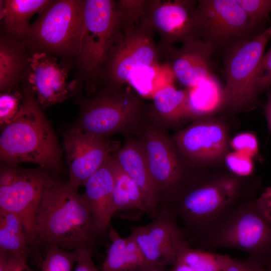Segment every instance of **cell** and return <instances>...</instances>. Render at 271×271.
I'll return each mask as SVG.
<instances>
[{"mask_svg": "<svg viewBox=\"0 0 271 271\" xmlns=\"http://www.w3.org/2000/svg\"><path fill=\"white\" fill-rule=\"evenodd\" d=\"M97 231L84 195L68 182L51 180L46 187L34 218L35 240L63 249L91 248Z\"/></svg>", "mask_w": 271, "mask_h": 271, "instance_id": "6da1fadb", "label": "cell"}, {"mask_svg": "<svg viewBox=\"0 0 271 271\" xmlns=\"http://www.w3.org/2000/svg\"><path fill=\"white\" fill-rule=\"evenodd\" d=\"M242 181L234 176L196 182L187 175L165 208L181 221L192 246L203 233L248 201L242 198Z\"/></svg>", "mask_w": 271, "mask_h": 271, "instance_id": "7a4b0ae2", "label": "cell"}, {"mask_svg": "<svg viewBox=\"0 0 271 271\" xmlns=\"http://www.w3.org/2000/svg\"><path fill=\"white\" fill-rule=\"evenodd\" d=\"M0 157L11 166L28 162L46 170L60 167V152L56 137L31 94L26 95L16 115L2 131Z\"/></svg>", "mask_w": 271, "mask_h": 271, "instance_id": "3957f363", "label": "cell"}, {"mask_svg": "<svg viewBox=\"0 0 271 271\" xmlns=\"http://www.w3.org/2000/svg\"><path fill=\"white\" fill-rule=\"evenodd\" d=\"M192 247L237 249L266 263L271 261V225L253 199L239 205L205 231Z\"/></svg>", "mask_w": 271, "mask_h": 271, "instance_id": "277c9868", "label": "cell"}, {"mask_svg": "<svg viewBox=\"0 0 271 271\" xmlns=\"http://www.w3.org/2000/svg\"><path fill=\"white\" fill-rule=\"evenodd\" d=\"M147 108L138 95L124 86L111 87L87 104L78 128L104 138L113 133L140 132L146 124Z\"/></svg>", "mask_w": 271, "mask_h": 271, "instance_id": "5b68a950", "label": "cell"}, {"mask_svg": "<svg viewBox=\"0 0 271 271\" xmlns=\"http://www.w3.org/2000/svg\"><path fill=\"white\" fill-rule=\"evenodd\" d=\"M126 30L117 2L84 1L78 54L87 72L95 74L105 65L113 47Z\"/></svg>", "mask_w": 271, "mask_h": 271, "instance_id": "8992f818", "label": "cell"}, {"mask_svg": "<svg viewBox=\"0 0 271 271\" xmlns=\"http://www.w3.org/2000/svg\"><path fill=\"white\" fill-rule=\"evenodd\" d=\"M237 0H200L194 16L195 36L214 51L226 50L260 33Z\"/></svg>", "mask_w": 271, "mask_h": 271, "instance_id": "52a82bcc", "label": "cell"}, {"mask_svg": "<svg viewBox=\"0 0 271 271\" xmlns=\"http://www.w3.org/2000/svg\"><path fill=\"white\" fill-rule=\"evenodd\" d=\"M84 1L51 2L30 25L26 37L42 48L78 54L83 24Z\"/></svg>", "mask_w": 271, "mask_h": 271, "instance_id": "ba28073f", "label": "cell"}, {"mask_svg": "<svg viewBox=\"0 0 271 271\" xmlns=\"http://www.w3.org/2000/svg\"><path fill=\"white\" fill-rule=\"evenodd\" d=\"M270 38L271 25L253 38L226 50L224 104L235 110H241L254 101L256 96L254 88L255 74Z\"/></svg>", "mask_w": 271, "mask_h": 271, "instance_id": "9c48e42d", "label": "cell"}, {"mask_svg": "<svg viewBox=\"0 0 271 271\" xmlns=\"http://www.w3.org/2000/svg\"><path fill=\"white\" fill-rule=\"evenodd\" d=\"M51 180L42 171L8 165L1 167L0 209L13 212L20 218L29 244L35 240V214Z\"/></svg>", "mask_w": 271, "mask_h": 271, "instance_id": "30bf717a", "label": "cell"}, {"mask_svg": "<svg viewBox=\"0 0 271 271\" xmlns=\"http://www.w3.org/2000/svg\"><path fill=\"white\" fill-rule=\"evenodd\" d=\"M140 135L139 140L162 210L176 194L187 174L181 164L173 142L162 130L147 123Z\"/></svg>", "mask_w": 271, "mask_h": 271, "instance_id": "8fae6325", "label": "cell"}, {"mask_svg": "<svg viewBox=\"0 0 271 271\" xmlns=\"http://www.w3.org/2000/svg\"><path fill=\"white\" fill-rule=\"evenodd\" d=\"M162 56L153 32L139 22L129 28L119 38L105 64L111 87H123L138 71L159 64Z\"/></svg>", "mask_w": 271, "mask_h": 271, "instance_id": "7c38bea8", "label": "cell"}, {"mask_svg": "<svg viewBox=\"0 0 271 271\" xmlns=\"http://www.w3.org/2000/svg\"><path fill=\"white\" fill-rule=\"evenodd\" d=\"M129 235L147 261L156 269L173 265L182 249L188 245L182 227L167 208L145 225L129 227Z\"/></svg>", "mask_w": 271, "mask_h": 271, "instance_id": "4fadbf2b", "label": "cell"}, {"mask_svg": "<svg viewBox=\"0 0 271 271\" xmlns=\"http://www.w3.org/2000/svg\"><path fill=\"white\" fill-rule=\"evenodd\" d=\"M193 0H145L139 23L158 34L162 52L195 37Z\"/></svg>", "mask_w": 271, "mask_h": 271, "instance_id": "5bb4252c", "label": "cell"}, {"mask_svg": "<svg viewBox=\"0 0 271 271\" xmlns=\"http://www.w3.org/2000/svg\"><path fill=\"white\" fill-rule=\"evenodd\" d=\"M64 146L69 170L68 183L78 188L110 157L111 146L104 137L85 132L78 128L64 136Z\"/></svg>", "mask_w": 271, "mask_h": 271, "instance_id": "9a60e30c", "label": "cell"}, {"mask_svg": "<svg viewBox=\"0 0 271 271\" xmlns=\"http://www.w3.org/2000/svg\"><path fill=\"white\" fill-rule=\"evenodd\" d=\"M225 127L216 121H199L178 132L173 143L177 150L195 162L217 160L225 153L227 146Z\"/></svg>", "mask_w": 271, "mask_h": 271, "instance_id": "2e32d148", "label": "cell"}, {"mask_svg": "<svg viewBox=\"0 0 271 271\" xmlns=\"http://www.w3.org/2000/svg\"><path fill=\"white\" fill-rule=\"evenodd\" d=\"M28 80L38 104L43 107L62 102L67 98L68 69L56 58L45 52L33 54L28 60Z\"/></svg>", "mask_w": 271, "mask_h": 271, "instance_id": "e0dca14e", "label": "cell"}, {"mask_svg": "<svg viewBox=\"0 0 271 271\" xmlns=\"http://www.w3.org/2000/svg\"><path fill=\"white\" fill-rule=\"evenodd\" d=\"M179 48L172 47L163 51V56L175 79L189 88L212 74L211 58L214 50L201 40L193 37L181 44Z\"/></svg>", "mask_w": 271, "mask_h": 271, "instance_id": "ac0fdd59", "label": "cell"}, {"mask_svg": "<svg viewBox=\"0 0 271 271\" xmlns=\"http://www.w3.org/2000/svg\"><path fill=\"white\" fill-rule=\"evenodd\" d=\"M113 157L120 168L140 189L147 214L153 219L156 217L161 211V206L139 140L128 137Z\"/></svg>", "mask_w": 271, "mask_h": 271, "instance_id": "d6986e66", "label": "cell"}, {"mask_svg": "<svg viewBox=\"0 0 271 271\" xmlns=\"http://www.w3.org/2000/svg\"><path fill=\"white\" fill-rule=\"evenodd\" d=\"M114 173L112 155L92 174L84 184L83 194L92 211L99 233L108 228L114 215L112 193Z\"/></svg>", "mask_w": 271, "mask_h": 271, "instance_id": "ffe728a7", "label": "cell"}, {"mask_svg": "<svg viewBox=\"0 0 271 271\" xmlns=\"http://www.w3.org/2000/svg\"><path fill=\"white\" fill-rule=\"evenodd\" d=\"M192 116L186 89H178L173 84L158 89L153 95L152 103L147 108V117L150 123L161 130Z\"/></svg>", "mask_w": 271, "mask_h": 271, "instance_id": "44dd1931", "label": "cell"}, {"mask_svg": "<svg viewBox=\"0 0 271 271\" xmlns=\"http://www.w3.org/2000/svg\"><path fill=\"white\" fill-rule=\"evenodd\" d=\"M108 229L110 244L100 271H146L156 269L147 261L129 235L122 237L110 223Z\"/></svg>", "mask_w": 271, "mask_h": 271, "instance_id": "7402d4cb", "label": "cell"}, {"mask_svg": "<svg viewBox=\"0 0 271 271\" xmlns=\"http://www.w3.org/2000/svg\"><path fill=\"white\" fill-rule=\"evenodd\" d=\"M51 1L48 0L1 1L0 18L7 32L19 38L26 37L30 25L29 20L41 13Z\"/></svg>", "mask_w": 271, "mask_h": 271, "instance_id": "603a6c76", "label": "cell"}, {"mask_svg": "<svg viewBox=\"0 0 271 271\" xmlns=\"http://www.w3.org/2000/svg\"><path fill=\"white\" fill-rule=\"evenodd\" d=\"M186 89L192 116L210 114L224 104L223 89L213 74Z\"/></svg>", "mask_w": 271, "mask_h": 271, "instance_id": "cb8c5ba5", "label": "cell"}, {"mask_svg": "<svg viewBox=\"0 0 271 271\" xmlns=\"http://www.w3.org/2000/svg\"><path fill=\"white\" fill-rule=\"evenodd\" d=\"M114 183L112 193V210H138L147 214L142 194L134 182L122 170L112 155Z\"/></svg>", "mask_w": 271, "mask_h": 271, "instance_id": "d4e9b609", "label": "cell"}, {"mask_svg": "<svg viewBox=\"0 0 271 271\" xmlns=\"http://www.w3.org/2000/svg\"><path fill=\"white\" fill-rule=\"evenodd\" d=\"M29 244L20 218L11 211L0 209V251L28 256Z\"/></svg>", "mask_w": 271, "mask_h": 271, "instance_id": "484cf974", "label": "cell"}, {"mask_svg": "<svg viewBox=\"0 0 271 271\" xmlns=\"http://www.w3.org/2000/svg\"><path fill=\"white\" fill-rule=\"evenodd\" d=\"M226 256L188 244L180 251L176 261L186 264L194 271H223Z\"/></svg>", "mask_w": 271, "mask_h": 271, "instance_id": "4316f807", "label": "cell"}, {"mask_svg": "<svg viewBox=\"0 0 271 271\" xmlns=\"http://www.w3.org/2000/svg\"><path fill=\"white\" fill-rule=\"evenodd\" d=\"M22 60L14 43L1 40L0 46V87L1 90L12 87L17 80Z\"/></svg>", "mask_w": 271, "mask_h": 271, "instance_id": "83f0119b", "label": "cell"}, {"mask_svg": "<svg viewBox=\"0 0 271 271\" xmlns=\"http://www.w3.org/2000/svg\"><path fill=\"white\" fill-rule=\"evenodd\" d=\"M77 259L76 250L68 252L56 246H51L42 262V271H71Z\"/></svg>", "mask_w": 271, "mask_h": 271, "instance_id": "f1b7e54d", "label": "cell"}, {"mask_svg": "<svg viewBox=\"0 0 271 271\" xmlns=\"http://www.w3.org/2000/svg\"><path fill=\"white\" fill-rule=\"evenodd\" d=\"M251 21L259 27L271 12V0H237Z\"/></svg>", "mask_w": 271, "mask_h": 271, "instance_id": "f546056e", "label": "cell"}, {"mask_svg": "<svg viewBox=\"0 0 271 271\" xmlns=\"http://www.w3.org/2000/svg\"><path fill=\"white\" fill-rule=\"evenodd\" d=\"M23 99L19 92L1 93L0 96V123L2 125L9 123L18 112Z\"/></svg>", "mask_w": 271, "mask_h": 271, "instance_id": "4dcf8cb0", "label": "cell"}, {"mask_svg": "<svg viewBox=\"0 0 271 271\" xmlns=\"http://www.w3.org/2000/svg\"><path fill=\"white\" fill-rule=\"evenodd\" d=\"M251 159L235 151L227 155L225 161L227 167L237 177H244L250 175L253 171Z\"/></svg>", "mask_w": 271, "mask_h": 271, "instance_id": "1f68e13d", "label": "cell"}, {"mask_svg": "<svg viewBox=\"0 0 271 271\" xmlns=\"http://www.w3.org/2000/svg\"><path fill=\"white\" fill-rule=\"evenodd\" d=\"M271 86V46L268 51L264 54L254 79V88L257 93Z\"/></svg>", "mask_w": 271, "mask_h": 271, "instance_id": "d6a6232c", "label": "cell"}, {"mask_svg": "<svg viewBox=\"0 0 271 271\" xmlns=\"http://www.w3.org/2000/svg\"><path fill=\"white\" fill-rule=\"evenodd\" d=\"M230 145L235 152L251 158L256 156L258 152L257 139L253 134L249 132L236 135L231 140Z\"/></svg>", "mask_w": 271, "mask_h": 271, "instance_id": "836d02e7", "label": "cell"}, {"mask_svg": "<svg viewBox=\"0 0 271 271\" xmlns=\"http://www.w3.org/2000/svg\"><path fill=\"white\" fill-rule=\"evenodd\" d=\"M223 271H268L266 265L260 261L248 257L244 260H237L227 255Z\"/></svg>", "mask_w": 271, "mask_h": 271, "instance_id": "e575fe53", "label": "cell"}, {"mask_svg": "<svg viewBox=\"0 0 271 271\" xmlns=\"http://www.w3.org/2000/svg\"><path fill=\"white\" fill-rule=\"evenodd\" d=\"M27 257L11 252L0 251V271H16L27 264Z\"/></svg>", "mask_w": 271, "mask_h": 271, "instance_id": "d590c367", "label": "cell"}, {"mask_svg": "<svg viewBox=\"0 0 271 271\" xmlns=\"http://www.w3.org/2000/svg\"><path fill=\"white\" fill-rule=\"evenodd\" d=\"M75 250L77 259L74 271H99L93 263L91 248L83 247Z\"/></svg>", "mask_w": 271, "mask_h": 271, "instance_id": "8d00e7d4", "label": "cell"}, {"mask_svg": "<svg viewBox=\"0 0 271 271\" xmlns=\"http://www.w3.org/2000/svg\"><path fill=\"white\" fill-rule=\"evenodd\" d=\"M255 201L262 215L271 225V186L266 188Z\"/></svg>", "mask_w": 271, "mask_h": 271, "instance_id": "74e56055", "label": "cell"}, {"mask_svg": "<svg viewBox=\"0 0 271 271\" xmlns=\"http://www.w3.org/2000/svg\"><path fill=\"white\" fill-rule=\"evenodd\" d=\"M264 114L269 130L271 131V90L267 94V100L264 107Z\"/></svg>", "mask_w": 271, "mask_h": 271, "instance_id": "f35d334b", "label": "cell"}, {"mask_svg": "<svg viewBox=\"0 0 271 271\" xmlns=\"http://www.w3.org/2000/svg\"><path fill=\"white\" fill-rule=\"evenodd\" d=\"M171 271H194L186 264L176 261L173 265Z\"/></svg>", "mask_w": 271, "mask_h": 271, "instance_id": "ab89813d", "label": "cell"}, {"mask_svg": "<svg viewBox=\"0 0 271 271\" xmlns=\"http://www.w3.org/2000/svg\"><path fill=\"white\" fill-rule=\"evenodd\" d=\"M16 271H32L26 264H25L19 268Z\"/></svg>", "mask_w": 271, "mask_h": 271, "instance_id": "60d3db41", "label": "cell"}, {"mask_svg": "<svg viewBox=\"0 0 271 271\" xmlns=\"http://www.w3.org/2000/svg\"><path fill=\"white\" fill-rule=\"evenodd\" d=\"M265 265H266L268 271H271V261L267 262Z\"/></svg>", "mask_w": 271, "mask_h": 271, "instance_id": "b9f144b4", "label": "cell"}, {"mask_svg": "<svg viewBox=\"0 0 271 271\" xmlns=\"http://www.w3.org/2000/svg\"><path fill=\"white\" fill-rule=\"evenodd\" d=\"M146 271H164L163 269H150Z\"/></svg>", "mask_w": 271, "mask_h": 271, "instance_id": "7bdbcfd3", "label": "cell"}]
</instances>
